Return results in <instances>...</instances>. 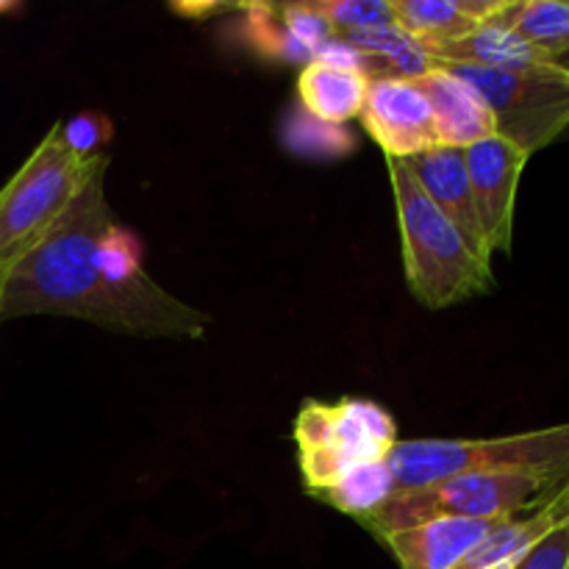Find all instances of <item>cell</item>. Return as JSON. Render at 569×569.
<instances>
[{
	"label": "cell",
	"mask_w": 569,
	"mask_h": 569,
	"mask_svg": "<svg viewBox=\"0 0 569 569\" xmlns=\"http://www.w3.org/2000/svg\"><path fill=\"white\" fill-rule=\"evenodd\" d=\"M109 156H100L81 192L48 237L0 281V322L59 315L131 337L200 339L209 317L161 289L144 272L117 281L103 261V239L117 226L106 200Z\"/></svg>",
	"instance_id": "1"
},
{
	"label": "cell",
	"mask_w": 569,
	"mask_h": 569,
	"mask_svg": "<svg viewBox=\"0 0 569 569\" xmlns=\"http://www.w3.org/2000/svg\"><path fill=\"white\" fill-rule=\"evenodd\" d=\"M411 295L428 309L461 303L492 289V256L481 253L422 192L403 159H387Z\"/></svg>",
	"instance_id": "2"
},
{
	"label": "cell",
	"mask_w": 569,
	"mask_h": 569,
	"mask_svg": "<svg viewBox=\"0 0 569 569\" xmlns=\"http://www.w3.org/2000/svg\"><path fill=\"white\" fill-rule=\"evenodd\" d=\"M569 481V470L470 472L415 492H395L367 515L365 526L378 537L406 531L445 517L459 520H500L537 509Z\"/></svg>",
	"instance_id": "3"
},
{
	"label": "cell",
	"mask_w": 569,
	"mask_h": 569,
	"mask_svg": "<svg viewBox=\"0 0 569 569\" xmlns=\"http://www.w3.org/2000/svg\"><path fill=\"white\" fill-rule=\"evenodd\" d=\"M100 156L76 153L67 144L61 122H56L0 189V281L70 209Z\"/></svg>",
	"instance_id": "4"
},
{
	"label": "cell",
	"mask_w": 569,
	"mask_h": 569,
	"mask_svg": "<svg viewBox=\"0 0 569 569\" xmlns=\"http://www.w3.org/2000/svg\"><path fill=\"white\" fill-rule=\"evenodd\" d=\"M387 465L398 492L470 472L569 470V422L495 439H411L395 445Z\"/></svg>",
	"instance_id": "5"
},
{
	"label": "cell",
	"mask_w": 569,
	"mask_h": 569,
	"mask_svg": "<svg viewBox=\"0 0 569 569\" xmlns=\"http://www.w3.org/2000/svg\"><path fill=\"white\" fill-rule=\"evenodd\" d=\"M306 492L333 487L356 465L383 461L398 445L395 420L370 400H306L295 420Z\"/></svg>",
	"instance_id": "6"
},
{
	"label": "cell",
	"mask_w": 569,
	"mask_h": 569,
	"mask_svg": "<svg viewBox=\"0 0 569 569\" xmlns=\"http://www.w3.org/2000/svg\"><path fill=\"white\" fill-rule=\"evenodd\" d=\"M465 78L492 109L498 137L533 156L569 128V70L561 64L533 70H481L442 64Z\"/></svg>",
	"instance_id": "7"
},
{
	"label": "cell",
	"mask_w": 569,
	"mask_h": 569,
	"mask_svg": "<svg viewBox=\"0 0 569 569\" xmlns=\"http://www.w3.org/2000/svg\"><path fill=\"white\" fill-rule=\"evenodd\" d=\"M531 156L522 153L517 144L503 137H489L465 148L467 176H470L472 200H476L478 220H481L483 239L489 253L511 250L515 233V206L520 176Z\"/></svg>",
	"instance_id": "8"
},
{
	"label": "cell",
	"mask_w": 569,
	"mask_h": 569,
	"mask_svg": "<svg viewBox=\"0 0 569 569\" xmlns=\"http://www.w3.org/2000/svg\"><path fill=\"white\" fill-rule=\"evenodd\" d=\"M359 120L365 131L381 144L387 159H411L428 148H437L431 106L417 81L378 78L367 87Z\"/></svg>",
	"instance_id": "9"
},
{
	"label": "cell",
	"mask_w": 569,
	"mask_h": 569,
	"mask_svg": "<svg viewBox=\"0 0 569 569\" xmlns=\"http://www.w3.org/2000/svg\"><path fill=\"white\" fill-rule=\"evenodd\" d=\"M417 83H420L428 106H431L437 144L465 150L498 133L495 114L487 100L448 67L433 64L426 76L417 78Z\"/></svg>",
	"instance_id": "10"
},
{
	"label": "cell",
	"mask_w": 569,
	"mask_h": 569,
	"mask_svg": "<svg viewBox=\"0 0 569 569\" xmlns=\"http://www.w3.org/2000/svg\"><path fill=\"white\" fill-rule=\"evenodd\" d=\"M406 167H409L411 176L417 178L422 192L433 200V206H437L456 228H461V233H465L481 253L492 256L489 253L487 239H483L476 200H472L465 150L437 144V148H428L422 150V153L406 159Z\"/></svg>",
	"instance_id": "11"
},
{
	"label": "cell",
	"mask_w": 569,
	"mask_h": 569,
	"mask_svg": "<svg viewBox=\"0 0 569 569\" xmlns=\"http://www.w3.org/2000/svg\"><path fill=\"white\" fill-rule=\"evenodd\" d=\"M509 517L500 520H459V517H445V520L422 522V526L406 528L381 537L400 561L403 569H453L492 531Z\"/></svg>",
	"instance_id": "12"
},
{
	"label": "cell",
	"mask_w": 569,
	"mask_h": 569,
	"mask_svg": "<svg viewBox=\"0 0 569 569\" xmlns=\"http://www.w3.org/2000/svg\"><path fill=\"white\" fill-rule=\"evenodd\" d=\"M428 59L431 64H467L481 67V70H533V67L556 64L550 56H545L495 17L478 22L465 37L431 50Z\"/></svg>",
	"instance_id": "13"
},
{
	"label": "cell",
	"mask_w": 569,
	"mask_h": 569,
	"mask_svg": "<svg viewBox=\"0 0 569 569\" xmlns=\"http://www.w3.org/2000/svg\"><path fill=\"white\" fill-rule=\"evenodd\" d=\"M503 0H395V26L409 33L426 53L470 33L489 20Z\"/></svg>",
	"instance_id": "14"
},
{
	"label": "cell",
	"mask_w": 569,
	"mask_h": 569,
	"mask_svg": "<svg viewBox=\"0 0 569 569\" xmlns=\"http://www.w3.org/2000/svg\"><path fill=\"white\" fill-rule=\"evenodd\" d=\"M370 78L353 70H337V67L311 61L300 70L298 98L306 114L317 117L331 126L353 120L361 114Z\"/></svg>",
	"instance_id": "15"
},
{
	"label": "cell",
	"mask_w": 569,
	"mask_h": 569,
	"mask_svg": "<svg viewBox=\"0 0 569 569\" xmlns=\"http://www.w3.org/2000/svg\"><path fill=\"white\" fill-rule=\"evenodd\" d=\"M492 17L553 61L569 53V3L565 0H503Z\"/></svg>",
	"instance_id": "16"
},
{
	"label": "cell",
	"mask_w": 569,
	"mask_h": 569,
	"mask_svg": "<svg viewBox=\"0 0 569 569\" xmlns=\"http://www.w3.org/2000/svg\"><path fill=\"white\" fill-rule=\"evenodd\" d=\"M395 492H398V487H395V476L392 470H389L387 459H383V461L356 465L353 470L345 472L333 487L322 489V492H315V498L326 500L328 506H333V509L342 511V515L365 520V517L372 515L378 506L387 503Z\"/></svg>",
	"instance_id": "17"
},
{
	"label": "cell",
	"mask_w": 569,
	"mask_h": 569,
	"mask_svg": "<svg viewBox=\"0 0 569 569\" xmlns=\"http://www.w3.org/2000/svg\"><path fill=\"white\" fill-rule=\"evenodd\" d=\"M342 39L348 44H353L356 50H361L365 56H370V59L381 61L383 70H387V78L417 81V78L426 76L433 67L426 50L420 48V42H415V39L406 31H400L398 26L376 28V31L365 33H348V37Z\"/></svg>",
	"instance_id": "18"
},
{
	"label": "cell",
	"mask_w": 569,
	"mask_h": 569,
	"mask_svg": "<svg viewBox=\"0 0 569 569\" xmlns=\"http://www.w3.org/2000/svg\"><path fill=\"white\" fill-rule=\"evenodd\" d=\"M311 9L326 17L337 37L395 26V11L389 0H320V3H311Z\"/></svg>",
	"instance_id": "19"
},
{
	"label": "cell",
	"mask_w": 569,
	"mask_h": 569,
	"mask_svg": "<svg viewBox=\"0 0 569 569\" xmlns=\"http://www.w3.org/2000/svg\"><path fill=\"white\" fill-rule=\"evenodd\" d=\"M283 142H287L289 150L300 156H320V159H331V156H345L350 148H353V139L348 137L342 126H331V122H322L317 117L295 114L292 120L287 122V131H283Z\"/></svg>",
	"instance_id": "20"
},
{
	"label": "cell",
	"mask_w": 569,
	"mask_h": 569,
	"mask_svg": "<svg viewBox=\"0 0 569 569\" xmlns=\"http://www.w3.org/2000/svg\"><path fill=\"white\" fill-rule=\"evenodd\" d=\"M281 17L289 37H292L298 44H303L311 56H317V50H320L328 39L337 37L333 28L326 22V17H320L315 9H311V3L283 6Z\"/></svg>",
	"instance_id": "21"
},
{
	"label": "cell",
	"mask_w": 569,
	"mask_h": 569,
	"mask_svg": "<svg viewBox=\"0 0 569 569\" xmlns=\"http://www.w3.org/2000/svg\"><path fill=\"white\" fill-rule=\"evenodd\" d=\"M517 569H569V520L550 531Z\"/></svg>",
	"instance_id": "22"
},
{
	"label": "cell",
	"mask_w": 569,
	"mask_h": 569,
	"mask_svg": "<svg viewBox=\"0 0 569 569\" xmlns=\"http://www.w3.org/2000/svg\"><path fill=\"white\" fill-rule=\"evenodd\" d=\"M67 144L81 156H98V144L109 139V120L98 114H81L70 122H61Z\"/></svg>",
	"instance_id": "23"
},
{
	"label": "cell",
	"mask_w": 569,
	"mask_h": 569,
	"mask_svg": "<svg viewBox=\"0 0 569 569\" xmlns=\"http://www.w3.org/2000/svg\"><path fill=\"white\" fill-rule=\"evenodd\" d=\"M556 64L567 67V70H569V53H565V56H561V59H556Z\"/></svg>",
	"instance_id": "24"
},
{
	"label": "cell",
	"mask_w": 569,
	"mask_h": 569,
	"mask_svg": "<svg viewBox=\"0 0 569 569\" xmlns=\"http://www.w3.org/2000/svg\"><path fill=\"white\" fill-rule=\"evenodd\" d=\"M9 9H14V6H11V3H0V14H3V11H9Z\"/></svg>",
	"instance_id": "25"
},
{
	"label": "cell",
	"mask_w": 569,
	"mask_h": 569,
	"mask_svg": "<svg viewBox=\"0 0 569 569\" xmlns=\"http://www.w3.org/2000/svg\"><path fill=\"white\" fill-rule=\"evenodd\" d=\"M515 569H517V567H515Z\"/></svg>",
	"instance_id": "26"
}]
</instances>
